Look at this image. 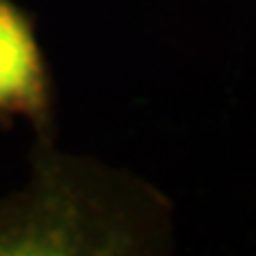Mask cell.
<instances>
[{"instance_id": "6da1fadb", "label": "cell", "mask_w": 256, "mask_h": 256, "mask_svg": "<svg viewBox=\"0 0 256 256\" xmlns=\"http://www.w3.org/2000/svg\"><path fill=\"white\" fill-rule=\"evenodd\" d=\"M36 185L17 200L0 204L2 252H78L88 244L72 209V168L55 154L52 140L36 145Z\"/></svg>"}, {"instance_id": "7a4b0ae2", "label": "cell", "mask_w": 256, "mask_h": 256, "mask_svg": "<svg viewBox=\"0 0 256 256\" xmlns=\"http://www.w3.org/2000/svg\"><path fill=\"white\" fill-rule=\"evenodd\" d=\"M26 119L38 140H52L55 88L36 22L17 0H0V126Z\"/></svg>"}]
</instances>
